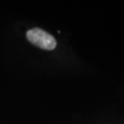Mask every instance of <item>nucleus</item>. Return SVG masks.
<instances>
[{"label":"nucleus","instance_id":"1","mask_svg":"<svg viewBox=\"0 0 124 124\" xmlns=\"http://www.w3.org/2000/svg\"><path fill=\"white\" fill-rule=\"evenodd\" d=\"M27 38L31 44L45 50H53L56 47L54 36L40 28H33L27 32Z\"/></svg>","mask_w":124,"mask_h":124}]
</instances>
